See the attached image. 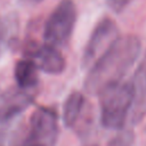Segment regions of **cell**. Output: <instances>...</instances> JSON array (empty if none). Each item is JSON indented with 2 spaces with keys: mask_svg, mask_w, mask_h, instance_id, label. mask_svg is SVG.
I'll list each match as a JSON object with an SVG mask.
<instances>
[{
  "mask_svg": "<svg viewBox=\"0 0 146 146\" xmlns=\"http://www.w3.org/2000/svg\"><path fill=\"white\" fill-rule=\"evenodd\" d=\"M21 88L6 91L0 96V122L13 119L32 103V95Z\"/></svg>",
  "mask_w": 146,
  "mask_h": 146,
  "instance_id": "cell-8",
  "label": "cell"
},
{
  "mask_svg": "<svg viewBox=\"0 0 146 146\" xmlns=\"http://www.w3.org/2000/svg\"><path fill=\"white\" fill-rule=\"evenodd\" d=\"M140 49L141 43L136 35L119 36L89 67V73L84 80L86 91L99 95L106 88L121 82L138 58Z\"/></svg>",
  "mask_w": 146,
  "mask_h": 146,
  "instance_id": "cell-1",
  "label": "cell"
},
{
  "mask_svg": "<svg viewBox=\"0 0 146 146\" xmlns=\"http://www.w3.org/2000/svg\"><path fill=\"white\" fill-rule=\"evenodd\" d=\"M27 58L32 59L36 67L49 74H59L65 68V59L55 47L42 44L27 49Z\"/></svg>",
  "mask_w": 146,
  "mask_h": 146,
  "instance_id": "cell-6",
  "label": "cell"
},
{
  "mask_svg": "<svg viewBox=\"0 0 146 146\" xmlns=\"http://www.w3.org/2000/svg\"><path fill=\"white\" fill-rule=\"evenodd\" d=\"M84 106V97L79 91H73L66 98L63 106V121L67 128L73 127Z\"/></svg>",
  "mask_w": 146,
  "mask_h": 146,
  "instance_id": "cell-10",
  "label": "cell"
},
{
  "mask_svg": "<svg viewBox=\"0 0 146 146\" xmlns=\"http://www.w3.org/2000/svg\"><path fill=\"white\" fill-rule=\"evenodd\" d=\"M119 29L111 18H103L92 30L84 47L81 64L83 68H89L119 38Z\"/></svg>",
  "mask_w": 146,
  "mask_h": 146,
  "instance_id": "cell-4",
  "label": "cell"
},
{
  "mask_svg": "<svg viewBox=\"0 0 146 146\" xmlns=\"http://www.w3.org/2000/svg\"><path fill=\"white\" fill-rule=\"evenodd\" d=\"M129 1L130 0H108V3L114 11L120 13L121 10H123V8L128 5Z\"/></svg>",
  "mask_w": 146,
  "mask_h": 146,
  "instance_id": "cell-12",
  "label": "cell"
},
{
  "mask_svg": "<svg viewBox=\"0 0 146 146\" xmlns=\"http://www.w3.org/2000/svg\"><path fill=\"white\" fill-rule=\"evenodd\" d=\"M7 145V131L5 129H0V146Z\"/></svg>",
  "mask_w": 146,
  "mask_h": 146,
  "instance_id": "cell-14",
  "label": "cell"
},
{
  "mask_svg": "<svg viewBox=\"0 0 146 146\" xmlns=\"http://www.w3.org/2000/svg\"><path fill=\"white\" fill-rule=\"evenodd\" d=\"M26 146H40V145H35V144H27Z\"/></svg>",
  "mask_w": 146,
  "mask_h": 146,
  "instance_id": "cell-16",
  "label": "cell"
},
{
  "mask_svg": "<svg viewBox=\"0 0 146 146\" xmlns=\"http://www.w3.org/2000/svg\"><path fill=\"white\" fill-rule=\"evenodd\" d=\"M38 70L39 68L34 62L30 58L18 60L14 68V75L18 87L23 90H30L34 88L39 81Z\"/></svg>",
  "mask_w": 146,
  "mask_h": 146,
  "instance_id": "cell-9",
  "label": "cell"
},
{
  "mask_svg": "<svg viewBox=\"0 0 146 146\" xmlns=\"http://www.w3.org/2000/svg\"><path fill=\"white\" fill-rule=\"evenodd\" d=\"M133 141V133L130 130L120 131L110 143L108 146H131Z\"/></svg>",
  "mask_w": 146,
  "mask_h": 146,
  "instance_id": "cell-11",
  "label": "cell"
},
{
  "mask_svg": "<svg viewBox=\"0 0 146 146\" xmlns=\"http://www.w3.org/2000/svg\"><path fill=\"white\" fill-rule=\"evenodd\" d=\"M76 7L73 0H60L44 24V44L58 48L66 44L76 23Z\"/></svg>",
  "mask_w": 146,
  "mask_h": 146,
  "instance_id": "cell-3",
  "label": "cell"
},
{
  "mask_svg": "<svg viewBox=\"0 0 146 146\" xmlns=\"http://www.w3.org/2000/svg\"><path fill=\"white\" fill-rule=\"evenodd\" d=\"M6 31H7V27H6V24L3 21H0V47H1V43L5 39V35H6Z\"/></svg>",
  "mask_w": 146,
  "mask_h": 146,
  "instance_id": "cell-13",
  "label": "cell"
},
{
  "mask_svg": "<svg viewBox=\"0 0 146 146\" xmlns=\"http://www.w3.org/2000/svg\"><path fill=\"white\" fill-rule=\"evenodd\" d=\"M133 102H132V123H138L146 114V52L138 64L132 81Z\"/></svg>",
  "mask_w": 146,
  "mask_h": 146,
  "instance_id": "cell-7",
  "label": "cell"
},
{
  "mask_svg": "<svg viewBox=\"0 0 146 146\" xmlns=\"http://www.w3.org/2000/svg\"><path fill=\"white\" fill-rule=\"evenodd\" d=\"M21 1L24 3H27V5H35V3L41 2L42 0H21Z\"/></svg>",
  "mask_w": 146,
  "mask_h": 146,
  "instance_id": "cell-15",
  "label": "cell"
},
{
  "mask_svg": "<svg viewBox=\"0 0 146 146\" xmlns=\"http://www.w3.org/2000/svg\"><path fill=\"white\" fill-rule=\"evenodd\" d=\"M58 137V116L55 110L38 107L31 115L26 143L54 146Z\"/></svg>",
  "mask_w": 146,
  "mask_h": 146,
  "instance_id": "cell-5",
  "label": "cell"
},
{
  "mask_svg": "<svg viewBox=\"0 0 146 146\" xmlns=\"http://www.w3.org/2000/svg\"><path fill=\"white\" fill-rule=\"evenodd\" d=\"M99 97L102 124L108 129H122L133 102L131 82L113 84L103 90Z\"/></svg>",
  "mask_w": 146,
  "mask_h": 146,
  "instance_id": "cell-2",
  "label": "cell"
}]
</instances>
